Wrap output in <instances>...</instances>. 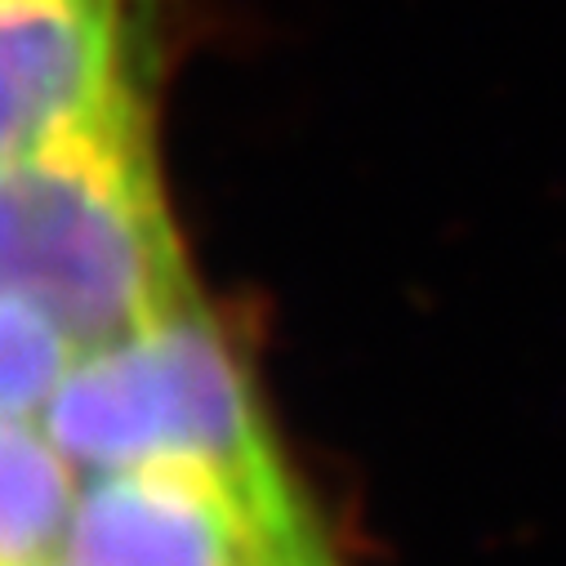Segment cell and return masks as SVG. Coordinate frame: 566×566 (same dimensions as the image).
Here are the masks:
<instances>
[{
  "mask_svg": "<svg viewBox=\"0 0 566 566\" xmlns=\"http://www.w3.org/2000/svg\"><path fill=\"white\" fill-rule=\"evenodd\" d=\"M76 495L81 473L41 415H0V566L59 562Z\"/></svg>",
  "mask_w": 566,
  "mask_h": 566,
  "instance_id": "obj_5",
  "label": "cell"
},
{
  "mask_svg": "<svg viewBox=\"0 0 566 566\" xmlns=\"http://www.w3.org/2000/svg\"><path fill=\"white\" fill-rule=\"evenodd\" d=\"M179 10L184 0H0V157L153 112Z\"/></svg>",
  "mask_w": 566,
  "mask_h": 566,
  "instance_id": "obj_4",
  "label": "cell"
},
{
  "mask_svg": "<svg viewBox=\"0 0 566 566\" xmlns=\"http://www.w3.org/2000/svg\"><path fill=\"white\" fill-rule=\"evenodd\" d=\"M286 566H335V562H331V553H326V544H322V548H313V553H304V557H295V562H286Z\"/></svg>",
  "mask_w": 566,
  "mask_h": 566,
  "instance_id": "obj_7",
  "label": "cell"
},
{
  "mask_svg": "<svg viewBox=\"0 0 566 566\" xmlns=\"http://www.w3.org/2000/svg\"><path fill=\"white\" fill-rule=\"evenodd\" d=\"M41 423L81 482L144 464L286 469L250 370L201 295L76 353Z\"/></svg>",
  "mask_w": 566,
  "mask_h": 566,
  "instance_id": "obj_2",
  "label": "cell"
},
{
  "mask_svg": "<svg viewBox=\"0 0 566 566\" xmlns=\"http://www.w3.org/2000/svg\"><path fill=\"white\" fill-rule=\"evenodd\" d=\"M76 348L32 308L0 300V415H41Z\"/></svg>",
  "mask_w": 566,
  "mask_h": 566,
  "instance_id": "obj_6",
  "label": "cell"
},
{
  "mask_svg": "<svg viewBox=\"0 0 566 566\" xmlns=\"http://www.w3.org/2000/svg\"><path fill=\"white\" fill-rule=\"evenodd\" d=\"M322 548L286 469L144 464L81 482L67 566H286Z\"/></svg>",
  "mask_w": 566,
  "mask_h": 566,
  "instance_id": "obj_3",
  "label": "cell"
},
{
  "mask_svg": "<svg viewBox=\"0 0 566 566\" xmlns=\"http://www.w3.org/2000/svg\"><path fill=\"white\" fill-rule=\"evenodd\" d=\"M45 566H67V562H63V557H59V562H45Z\"/></svg>",
  "mask_w": 566,
  "mask_h": 566,
  "instance_id": "obj_8",
  "label": "cell"
},
{
  "mask_svg": "<svg viewBox=\"0 0 566 566\" xmlns=\"http://www.w3.org/2000/svg\"><path fill=\"white\" fill-rule=\"evenodd\" d=\"M153 120L112 116L0 157V300L41 313L76 353L197 295Z\"/></svg>",
  "mask_w": 566,
  "mask_h": 566,
  "instance_id": "obj_1",
  "label": "cell"
}]
</instances>
